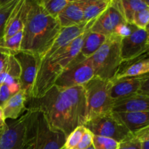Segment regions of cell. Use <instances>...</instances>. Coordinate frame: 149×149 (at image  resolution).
Returning <instances> with one entry per match:
<instances>
[{"instance_id":"obj_1","label":"cell","mask_w":149,"mask_h":149,"mask_svg":"<svg viewBox=\"0 0 149 149\" xmlns=\"http://www.w3.org/2000/svg\"><path fill=\"white\" fill-rule=\"evenodd\" d=\"M26 110L42 112L49 126L67 137L87 119V101L82 86L61 88L53 85L43 95L26 100Z\"/></svg>"},{"instance_id":"obj_2","label":"cell","mask_w":149,"mask_h":149,"mask_svg":"<svg viewBox=\"0 0 149 149\" xmlns=\"http://www.w3.org/2000/svg\"><path fill=\"white\" fill-rule=\"evenodd\" d=\"M61 29L58 20L49 15L38 0H29L20 50L33 54L41 61L58 37Z\"/></svg>"},{"instance_id":"obj_3","label":"cell","mask_w":149,"mask_h":149,"mask_svg":"<svg viewBox=\"0 0 149 149\" xmlns=\"http://www.w3.org/2000/svg\"><path fill=\"white\" fill-rule=\"evenodd\" d=\"M90 29L74 39L63 50L40 62L31 97H41L54 85L57 78L79 54L83 41Z\"/></svg>"},{"instance_id":"obj_4","label":"cell","mask_w":149,"mask_h":149,"mask_svg":"<svg viewBox=\"0 0 149 149\" xmlns=\"http://www.w3.org/2000/svg\"><path fill=\"white\" fill-rule=\"evenodd\" d=\"M26 131L31 149H62L66 136L49 126L43 113L36 111H26Z\"/></svg>"},{"instance_id":"obj_5","label":"cell","mask_w":149,"mask_h":149,"mask_svg":"<svg viewBox=\"0 0 149 149\" xmlns=\"http://www.w3.org/2000/svg\"><path fill=\"white\" fill-rule=\"evenodd\" d=\"M121 39L111 35L101 47L90 57L94 76L111 81L116 76L122 63L121 57Z\"/></svg>"},{"instance_id":"obj_6","label":"cell","mask_w":149,"mask_h":149,"mask_svg":"<svg viewBox=\"0 0 149 149\" xmlns=\"http://www.w3.org/2000/svg\"><path fill=\"white\" fill-rule=\"evenodd\" d=\"M87 101V119L112 112L114 100L110 95L111 81L94 77L84 86Z\"/></svg>"},{"instance_id":"obj_7","label":"cell","mask_w":149,"mask_h":149,"mask_svg":"<svg viewBox=\"0 0 149 149\" xmlns=\"http://www.w3.org/2000/svg\"><path fill=\"white\" fill-rule=\"evenodd\" d=\"M94 77L90 58H84L79 52L66 69L57 78L54 85L61 88L84 87Z\"/></svg>"},{"instance_id":"obj_8","label":"cell","mask_w":149,"mask_h":149,"mask_svg":"<svg viewBox=\"0 0 149 149\" xmlns=\"http://www.w3.org/2000/svg\"><path fill=\"white\" fill-rule=\"evenodd\" d=\"M93 135L111 138L119 143L132 135L111 113L90 119L84 125Z\"/></svg>"},{"instance_id":"obj_9","label":"cell","mask_w":149,"mask_h":149,"mask_svg":"<svg viewBox=\"0 0 149 149\" xmlns=\"http://www.w3.org/2000/svg\"><path fill=\"white\" fill-rule=\"evenodd\" d=\"M20 68V90L26 94L27 100L32 95V90L40 64V58L30 52L20 50L13 55Z\"/></svg>"},{"instance_id":"obj_10","label":"cell","mask_w":149,"mask_h":149,"mask_svg":"<svg viewBox=\"0 0 149 149\" xmlns=\"http://www.w3.org/2000/svg\"><path fill=\"white\" fill-rule=\"evenodd\" d=\"M0 149H31L26 136V112L16 120L6 122L0 136Z\"/></svg>"},{"instance_id":"obj_11","label":"cell","mask_w":149,"mask_h":149,"mask_svg":"<svg viewBox=\"0 0 149 149\" xmlns=\"http://www.w3.org/2000/svg\"><path fill=\"white\" fill-rule=\"evenodd\" d=\"M127 23L122 13L120 0H111L106 10L97 17L90 28V31L100 33L106 37L113 35L119 25Z\"/></svg>"},{"instance_id":"obj_12","label":"cell","mask_w":149,"mask_h":149,"mask_svg":"<svg viewBox=\"0 0 149 149\" xmlns=\"http://www.w3.org/2000/svg\"><path fill=\"white\" fill-rule=\"evenodd\" d=\"M148 31L134 26L132 33L121 40L122 62L131 61L148 52Z\"/></svg>"},{"instance_id":"obj_13","label":"cell","mask_w":149,"mask_h":149,"mask_svg":"<svg viewBox=\"0 0 149 149\" xmlns=\"http://www.w3.org/2000/svg\"><path fill=\"white\" fill-rule=\"evenodd\" d=\"M95 21V20H93L87 23H81V25H79V26L62 28L58 37L56 38L52 46L49 47V49L42 57L40 62L48 59L55 54L61 52L64 49H65L74 39L82 34L85 31L90 29Z\"/></svg>"},{"instance_id":"obj_14","label":"cell","mask_w":149,"mask_h":149,"mask_svg":"<svg viewBox=\"0 0 149 149\" xmlns=\"http://www.w3.org/2000/svg\"><path fill=\"white\" fill-rule=\"evenodd\" d=\"M146 78H148V74L138 77H125L111 80V97L112 100H116L135 93H140L142 83Z\"/></svg>"},{"instance_id":"obj_15","label":"cell","mask_w":149,"mask_h":149,"mask_svg":"<svg viewBox=\"0 0 149 149\" xmlns=\"http://www.w3.org/2000/svg\"><path fill=\"white\" fill-rule=\"evenodd\" d=\"M29 9V0H18L7 20L2 40H5L17 32L23 31Z\"/></svg>"},{"instance_id":"obj_16","label":"cell","mask_w":149,"mask_h":149,"mask_svg":"<svg viewBox=\"0 0 149 149\" xmlns=\"http://www.w3.org/2000/svg\"><path fill=\"white\" fill-rule=\"evenodd\" d=\"M112 112H149V95L135 93L114 100Z\"/></svg>"},{"instance_id":"obj_17","label":"cell","mask_w":149,"mask_h":149,"mask_svg":"<svg viewBox=\"0 0 149 149\" xmlns=\"http://www.w3.org/2000/svg\"><path fill=\"white\" fill-rule=\"evenodd\" d=\"M148 52L131 61L122 62L119 71L112 80L125 77H134L148 74Z\"/></svg>"},{"instance_id":"obj_18","label":"cell","mask_w":149,"mask_h":149,"mask_svg":"<svg viewBox=\"0 0 149 149\" xmlns=\"http://www.w3.org/2000/svg\"><path fill=\"white\" fill-rule=\"evenodd\" d=\"M57 20L61 28L71 27L84 23L82 0H71L69 4L58 15Z\"/></svg>"},{"instance_id":"obj_19","label":"cell","mask_w":149,"mask_h":149,"mask_svg":"<svg viewBox=\"0 0 149 149\" xmlns=\"http://www.w3.org/2000/svg\"><path fill=\"white\" fill-rule=\"evenodd\" d=\"M131 133L149 126V112H112Z\"/></svg>"},{"instance_id":"obj_20","label":"cell","mask_w":149,"mask_h":149,"mask_svg":"<svg viewBox=\"0 0 149 149\" xmlns=\"http://www.w3.org/2000/svg\"><path fill=\"white\" fill-rule=\"evenodd\" d=\"M27 97L22 90L10 97L1 106L5 119L16 120L26 112V103Z\"/></svg>"},{"instance_id":"obj_21","label":"cell","mask_w":149,"mask_h":149,"mask_svg":"<svg viewBox=\"0 0 149 149\" xmlns=\"http://www.w3.org/2000/svg\"><path fill=\"white\" fill-rule=\"evenodd\" d=\"M111 0H82L84 23L95 20L110 4Z\"/></svg>"},{"instance_id":"obj_22","label":"cell","mask_w":149,"mask_h":149,"mask_svg":"<svg viewBox=\"0 0 149 149\" xmlns=\"http://www.w3.org/2000/svg\"><path fill=\"white\" fill-rule=\"evenodd\" d=\"M106 36L95 32L87 31L81 46L80 54L85 58H90L106 42Z\"/></svg>"},{"instance_id":"obj_23","label":"cell","mask_w":149,"mask_h":149,"mask_svg":"<svg viewBox=\"0 0 149 149\" xmlns=\"http://www.w3.org/2000/svg\"><path fill=\"white\" fill-rule=\"evenodd\" d=\"M122 13L127 23L132 24V18L138 12L149 9L148 0H120Z\"/></svg>"},{"instance_id":"obj_24","label":"cell","mask_w":149,"mask_h":149,"mask_svg":"<svg viewBox=\"0 0 149 149\" xmlns=\"http://www.w3.org/2000/svg\"><path fill=\"white\" fill-rule=\"evenodd\" d=\"M70 1L71 0H40L39 2L49 15L57 19L58 15L69 4Z\"/></svg>"},{"instance_id":"obj_25","label":"cell","mask_w":149,"mask_h":149,"mask_svg":"<svg viewBox=\"0 0 149 149\" xmlns=\"http://www.w3.org/2000/svg\"><path fill=\"white\" fill-rule=\"evenodd\" d=\"M18 0H4L0 4V40L4 36L7 20Z\"/></svg>"},{"instance_id":"obj_26","label":"cell","mask_w":149,"mask_h":149,"mask_svg":"<svg viewBox=\"0 0 149 149\" xmlns=\"http://www.w3.org/2000/svg\"><path fill=\"white\" fill-rule=\"evenodd\" d=\"M7 76L5 84L8 85L19 84V78L20 74V68L17 61L13 55H10L7 68ZM20 86V85H19Z\"/></svg>"},{"instance_id":"obj_27","label":"cell","mask_w":149,"mask_h":149,"mask_svg":"<svg viewBox=\"0 0 149 149\" xmlns=\"http://www.w3.org/2000/svg\"><path fill=\"white\" fill-rule=\"evenodd\" d=\"M22 39H23V31H20L5 40L1 39L0 47L7 49L10 51L11 55H13L20 50Z\"/></svg>"},{"instance_id":"obj_28","label":"cell","mask_w":149,"mask_h":149,"mask_svg":"<svg viewBox=\"0 0 149 149\" xmlns=\"http://www.w3.org/2000/svg\"><path fill=\"white\" fill-rule=\"evenodd\" d=\"M86 130H87V128L84 125L76 128L66 138L65 146H64L65 149H72L77 146L81 141Z\"/></svg>"},{"instance_id":"obj_29","label":"cell","mask_w":149,"mask_h":149,"mask_svg":"<svg viewBox=\"0 0 149 149\" xmlns=\"http://www.w3.org/2000/svg\"><path fill=\"white\" fill-rule=\"evenodd\" d=\"M93 146L95 149H118L119 143L111 138L93 135Z\"/></svg>"},{"instance_id":"obj_30","label":"cell","mask_w":149,"mask_h":149,"mask_svg":"<svg viewBox=\"0 0 149 149\" xmlns=\"http://www.w3.org/2000/svg\"><path fill=\"white\" fill-rule=\"evenodd\" d=\"M149 22V9H145L138 12L132 18V24L141 29L148 30Z\"/></svg>"},{"instance_id":"obj_31","label":"cell","mask_w":149,"mask_h":149,"mask_svg":"<svg viewBox=\"0 0 149 149\" xmlns=\"http://www.w3.org/2000/svg\"><path fill=\"white\" fill-rule=\"evenodd\" d=\"M19 90H20L19 84L8 85L4 83V84L0 86V106L1 107L10 97L17 93Z\"/></svg>"},{"instance_id":"obj_32","label":"cell","mask_w":149,"mask_h":149,"mask_svg":"<svg viewBox=\"0 0 149 149\" xmlns=\"http://www.w3.org/2000/svg\"><path fill=\"white\" fill-rule=\"evenodd\" d=\"M118 149H141V143L132 134L127 138L119 143Z\"/></svg>"},{"instance_id":"obj_33","label":"cell","mask_w":149,"mask_h":149,"mask_svg":"<svg viewBox=\"0 0 149 149\" xmlns=\"http://www.w3.org/2000/svg\"><path fill=\"white\" fill-rule=\"evenodd\" d=\"M134 25L130 24L128 23H122V24L119 25L115 29V31L113 35L120 37L121 39L127 37L132 33V30L134 29Z\"/></svg>"},{"instance_id":"obj_34","label":"cell","mask_w":149,"mask_h":149,"mask_svg":"<svg viewBox=\"0 0 149 149\" xmlns=\"http://www.w3.org/2000/svg\"><path fill=\"white\" fill-rule=\"evenodd\" d=\"M93 134L88 130H86L81 141L78 145L72 149H87L93 145Z\"/></svg>"},{"instance_id":"obj_35","label":"cell","mask_w":149,"mask_h":149,"mask_svg":"<svg viewBox=\"0 0 149 149\" xmlns=\"http://www.w3.org/2000/svg\"><path fill=\"white\" fill-rule=\"evenodd\" d=\"M10 55V51L0 47V74L7 69Z\"/></svg>"},{"instance_id":"obj_36","label":"cell","mask_w":149,"mask_h":149,"mask_svg":"<svg viewBox=\"0 0 149 149\" xmlns=\"http://www.w3.org/2000/svg\"><path fill=\"white\" fill-rule=\"evenodd\" d=\"M6 125V119L4 117V111H3L2 108L0 106V129L3 128Z\"/></svg>"},{"instance_id":"obj_37","label":"cell","mask_w":149,"mask_h":149,"mask_svg":"<svg viewBox=\"0 0 149 149\" xmlns=\"http://www.w3.org/2000/svg\"><path fill=\"white\" fill-rule=\"evenodd\" d=\"M4 127H3V128H1V129H0V136H1V132H2L3 129H4Z\"/></svg>"},{"instance_id":"obj_38","label":"cell","mask_w":149,"mask_h":149,"mask_svg":"<svg viewBox=\"0 0 149 149\" xmlns=\"http://www.w3.org/2000/svg\"><path fill=\"white\" fill-rule=\"evenodd\" d=\"M87 149H95V148H94V147H93V146L92 145L91 146L89 147V148H87Z\"/></svg>"},{"instance_id":"obj_39","label":"cell","mask_w":149,"mask_h":149,"mask_svg":"<svg viewBox=\"0 0 149 149\" xmlns=\"http://www.w3.org/2000/svg\"><path fill=\"white\" fill-rule=\"evenodd\" d=\"M1 0H0V4H1Z\"/></svg>"},{"instance_id":"obj_40","label":"cell","mask_w":149,"mask_h":149,"mask_svg":"<svg viewBox=\"0 0 149 149\" xmlns=\"http://www.w3.org/2000/svg\"><path fill=\"white\" fill-rule=\"evenodd\" d=\"M62 149H65V148H62Z\"/></svg>"}]
</instances>
